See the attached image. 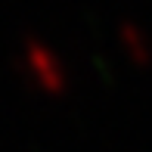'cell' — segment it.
Returning <instances> with one entry per match:
<instances>
[{
    "instance_id": "1",
    "label": "cell",
    "mask_w": 152,
    "mask_h": 152,
    "mask_svg": "<svg viewBox=\"0 0 152 152\" xmlns=\"http://www.w3.org/2000/svg\"><path fill=\"white\" fill-rule=\"evenodd\" d=\"M16 65L47 90H62L68 84V68L59 59V53L53 47H47L40 37H34V34L22 37V56H16Z\"/></svg>"
},
{
    "instance_id": "2",
    "label": "cell",
    "mask_w": 152,
    "mask_h": 152,
    "mask_svg": "<svg viewBox=\"0 0 152 152\" xmlns=\"http://www.w3.org/2000/svg\"><path fill=\"white\" fill-rule=\"evenodd\" d=\"M118 40L124 44V50H127L134 59H140V62L152 59V40H149V34L143 31L137 22L121 19V22H118Z\"/></svg>"
}]
</instances>
